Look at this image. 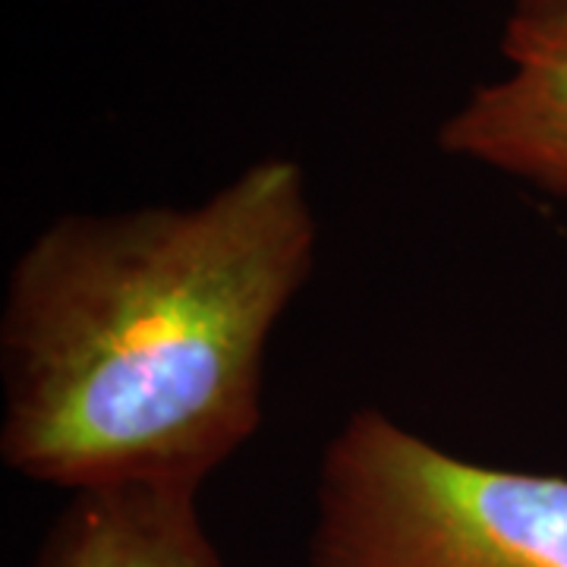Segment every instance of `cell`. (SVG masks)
Wrapping results in <instances>:
<instances>
[{
  "label": "cell",
  "mask_w": 567,
  "mask_h": 567,
  "mask_svg": "<svg viewBox=\"0 0 567 567\" xmlns=\"http://www.w3.org/2000/svg\"><path fill=\"white\" fill-rule=\"evenodd\" d=\"M303 567H567V476L473 464L360 406L322 451Z\"/></svg>",
  "instance_id": "2"
},
{
  "label": "cell",
  "mask_w": 567,
  "mask_h": 567,
  "mask_svg": "<svg viewBox=\"0 0 567 567\" xmlns=\"http://www.w3.org/2000/svg\"><path fill=\"white\" fill-rule=\"evenodd\" d=\"M567 20V0H514L505 29H546Z\"/></svg>",
  "instance_id": "5"
},
{
  "label": "cell",
  "mask_w": 567,
  "mask_h": 567,
  "mask_svg": "<svg viewBox=\"0 0 567 567\" xmlns=\"http://www.w3.org/2000/svg\"><path fill=\"white\" fill-rule=\"evenodd\" d=\"M32 567H224L199 488L80 492L44 529Z\"/></svg>",
  "instance_id": "4"
},
{
  "label": "cell",
  "mask_w": 567,
  "mask_h": 567,
  "mask_svg": "<svg viewBox=\"0 0 567 567\" xmlns=\"http://www.w3.org/2000/svg\"><path fill=\"white\" fill-rule=\"evenodd\" d=\"M502 80L480 85L439 130L442 152L567 199V20L505 29Z\"/></svg>",
  "instance_id": "3"
},
{
  "label": "cell",
  "mask_w": 567,
  "mask_h": 567,
  "mask_svg": "<svg viewBox=\"0 0 567 567\" xmlns=\"http://www.w3.org/2000/svg\"><path fill=\"white\" fill-rule=\"evenodd\" d=\"M319 259L293 158L193 205L66 212L0 309V457L66 495L189 486L259 432L271 334Z\"/></svg>",
  "instance_id": "1"
}]
</instances>
